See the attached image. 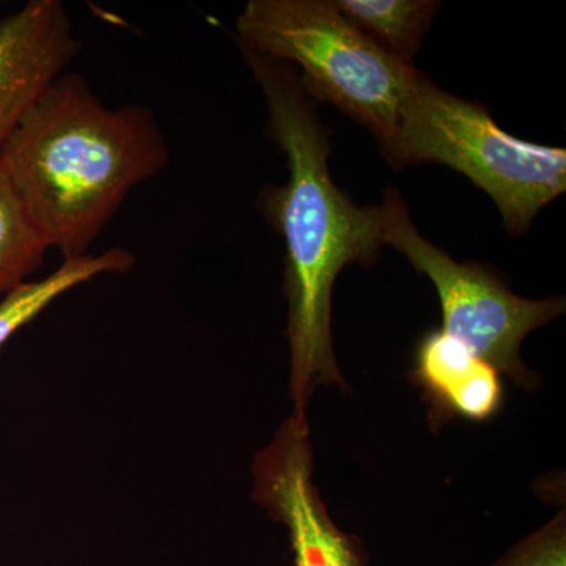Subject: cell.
<instances>
[{"label":"cell","instance_id":"cell-1","mask_svg":"<svg viewBox=\"0 0 566 566\" xmlns=\"http://www.w3.org/2000/svg\"><path fill=\"white\" fill-rule=\"evenodd\" d=\"M243 52L266 102L271 137L289 163V182L268 188L262 207L285 241L290 394L293 412L305 415L316 387L345 386L331 331L334 283L346 264L368 266L378 259L385 214L382 207H357L335 186L329 134L292 69Z\"/></svg>","mask_w":566,"mask_h":566},{"label":"cell","instance_id":"cell-2","mask_svg":"<svg viewBox=\"0 0 566 566\" xmlns=\"http://www.w3.org/2000/svg\"><path fill=\"white\" fill-rule=\"evenodd\" d=\"M170 153L155 115L107 107L80 73L62 74L0 150V167L48 248L88 255L104 227Z\"/></svg>","mask_w":566,"mask_h":566},{"label":"cell","instance_id":"cell-3","mask_svg":"<svg viewBox=\"0 0 566 566\" xmlns=\"http://www.w3.org/2000/svg\"><path fill=\"white\" fill-rule=\"evenodd\" d=\"M381 148L394 169L434 163L465 175L494 200L512 234L526 233L566 189L565 148L516 139L482 104L441 91L422 73Z\"/></svg>","mask_w":566,"mask_h":566},{"label":"cell","instance_id":"cell-4","mask_svg":"<svg viewBox=\"0 0 566 566\" xmlns=\"http://www.w3.org/2000/svg\"><path fill=\"white\" fill-rule=\"evenodd\" d=\"M237 35L244 51L297 63L312 98L335 104L381 145L420 74L354 28L331 0H251Z\"/></svg>","mask_w":566,"mask_h":566},{"label":"cell","instance_id":"cell-5","mask_svg":"<svg viewBox=\"0 0 566 566\" xmlns=\"http://www.w3.org/2000/svg\"><path fill=\"white\" fill-rule=\"evenodd\" d=\"M381 207L382 243L403 253L420 274L433 282L442 307L441 329L468 345L499 374L510 376L517 386H534L535 376L521 363V344L528 333L564 314L565 301L524 300L485 268L457 263L419 233L397 189L387 191Z\"/></svg>","mask_w":566,"mask_h":566},{"label":"cell","instance_id":"cell-6","mask_svg":"<svg viewBox=\"0 0 566 566\" xmlns=\"http://www.w3.org/2000/svg\"><path fill=\"white\" fill-rule=\"evenodd\" d=\"M252 474L253 501L289 531L294 566H368L360 539L335 526L315 488L307 416L283 420Z\"/></svg>","mask_w":566,"mask_h":566},{"label":"cell","instance_id":"cell-7","mask_svg":"<svg viewBox=\"0 0 566 566\" xmlns=\"http://www.w3.org/2000/svg\"><path fill=\"white\" fill-rule=\"evenodd\" d=\"M80 51L59 0H32L0 21V150Z\"/></svg>","mask_w":566,"mask_h":566},{"label":"cell","instance_id":"cell-8","mask_svg":"<svg viewBox=\"0 0 566 566\" xmlns=\"http://www.w3.org/2000/svg\"><path fill=\"white\" fill-rule=\"evenodd\" d=\"M412 379L431 403V422L441 424L460 416L485 422L504 401L501 374L463 342L434 329L420 338Z\"/></svg>","mask_w":566,"mask_h":566},{"label":"cell","instance_id":"cell-9","mask_svg":"<svg viewBox=\"0 0 566 566\" xmlns=\"http://www.w3.org/2000/svg\"><path fill=\"white\" fill-rule=\"evenodd\" d=\"M134 263L136 256L132 252L115 248L102 255L63 260L54 273L41 281L22 283L0 301V348L63 293L102 274L126 273Z\"/></svg>","mask_w":566,"mask_h":566},{"label":"cell","instance_id":"cell-10","mask_svg":"<svg viewBox=\"0 0 566 566\" xmlns=\"http://www.w3.org/2000/svg\"><path fill=\"white\" fill-rule=\"evenodd\" d=\"M346 20L381 50L411 63L441 3L433 0H338Z\"/></svg>","mask_w":566,"mask_h":566},{"label":"cell","instance_id":"cell-11","mask_svg":"<svg viewBox=\"0 0 566 566\" xmlns=\"http://www.w3.org/2000/svg\"><path fill=\"white\" fill-rule=\"evenodd\" d=\"M48 249L0 167V296L28 282Z\"/></svg>","mask_w":566,"mask_h":566},{"label":"cell","instance_id":"cell-12","mask_svg":"<svg viewBox=\"0 0 566 566\" xmlns=\"http://www.w3.org/2000/svg\"><path fill=\"white\" fill-rule=\"evenodd\" d=\"M493 566H566L565 513L517 543Z\"/></svg>","mask_w":566,"mask_h":566}]
</instances>
